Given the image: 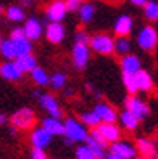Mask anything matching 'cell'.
<instances>
[{
  "label": "cell",
  "mask_w": 158,
  "mask_h": 159,
  "mask_svg": "<svg viewBox=\"0 0 158 159\" xmlns=\"http://www.w3.org/2000/svg\"><path fill=\"white\" fill-rule=\"evenodd\" d=\"M134 80H136V87H137V92H152L153 87H155V82H153V77L152 74L145 71V69H141L139 72L134 74Z\"/></svg>",
  "instance_id": "d6986e66"
},
{
  "label": "cell",
  "mask_w": 158,
  "mask_h": 159,
  "mask_svg": "<svg viewBox=\"0 0 158 159\" xmlns=\"http://www.w3.org/2000/svg\"><path fill=\"white\" fill-rule=\"evenodd\" d=\"M144 8V16L148 21H158V0H148V2L142 7Z\"/></svg>",
  "instance_id": "1f68e13d"
},
{
  "label": "cell",
  "mask_w": 158,
  "mask_h": 159,
  "mask_svg": "<svg viewBox=\"0 0 158 159\" xmlns=\"http://www.w3.org/2000/svg\"><path fill=\"white\" fill-rule=\"evenodd\" d=\"M0 55L5 60H15L16 58V50H15V42L12 39H3L0 43Z\"/></svg>",
  "instance_id": "4dcf8cb0"
},
{
  "label": "cell",
  "mask_w": 158,
  "mask_h": 159,
  "mask_svg": "<svg viewBox=\"0 0 158 159\" xmlns=\"http://www.w3.org/2000/svg\"><path fill=\"white\" fill-rule=\"evenodd\" d=\"M23 37H24L23 26H16V27H13L12 32H10V39H12V40H20V39H23Z\"/></svg>",
  "instance_id": "d590c367"
},
{
  "label": "cell",
  "mask_w": 158,
  "mask_h": 159,
  "mask_svg": "<svg viewBox=\"0 0 158 159\" xmlns=\"http://www.w3.org/2000/svg\"><path fill=\"white\" fill-rule=\"evenodd\" d=\"M63 95L66 97V98H71V97L74 95V90H73V89H69V87H68V89L65 87V89H63Z\"/></svg>",
  "instance_id": "f35d334b"
},
{
  "label": "cell",
  "mask_w": 158,
  "mask_h": 159,
  "mask_svg": "<svg viewBox=\"0 0 158 159\" xmlns=\"http://www.w3.org/2000/svg\"><path fill=\"white\" fill-rule=\"evenodd\" d=\"M90 134L105 142L107 145H111L121 138V129L116 125V122H100L95 129H92Z\"/></svg>",
  "instance_id": "277c9868"
},
{
  "label": "cell",
  "mask_w": 158,
  "mask_h": 159,
  "mask_svg": "<svg viewBox=\"0 0 158 159\" xmlns=\"http://www.w3.org/2000/svg\"><path fill=\"white\" fill-rule=\"evenodd\" d=\"M124 109H127L129 113H132L139 120H144L150 116V106L147 105V101H144L137 95H129L124 100Z\"/></svg>",
  "instance_id": "8992f818"
},
{
  "label": "cell",
  "mask_w": 158,
  "mask_h": 159,
  "mask_svg": "<svg viewBox=\"0 0 158 159\" xmlns=\"http://www.w3.org/2000/svg\"><path fill=\"white\" fill-rule=\"evenodd\" d=\"M65 5H66L68 13H71V11H78L79 10L81 2H79V0H65Z\"/></svg>",
  "instance_id": "8d00e7d4"
},
{
  "label": "cell",
  "mask_w": 158,
  "mask_h": 159,
  "mask_svg": "<svg viewBox=\"0 0 158 159\" xmlns=\"http://www.w3.org/2000/svg\"><path fill=\"white\" fill-rule=\"evenodd\" d=\"M37 100H39V106H41L49 116L58 117V119L63 117V109H61V106H60L58 98L55 97V95H52V93H41Z\"/></svg>",
  "instance_id": "ba28073f"
},
{
  "label": "cell",
  "mask_w": 158,
  "mask_h": 159,
  "mask_svg": "<svg viewBox=\"0 0 158 159\" xmlns=\"http://www.w3.org/2000/svg\"><path fill=\"white\" fill-rule=\"evenodd\" d=\"M136 43L144 52H153L158 47V32L152 24H145L136 35Z\"/></svg>",
  "instance_id": "3957f363"
},
{
  "label": "cell",
  "mask_w": 158,
  "mask_h": 159,
  "mask_svg": "<svg viewBox=\"0 0 158 159\" xmlns=\"http://www.w3.org/2000/svg\"><path fill=\"white\" fill-rule=\"evenodd\" d=\"M84 143L92 149V153L95 154L97 159H105V156H107V153H108V151H107V146H108V145H107L105 142H102V140L97 138L95 135L89 134Z\"/></svg>",
  "instance_id": "44dd1931"
},
{
  "label": "cell",
  "mask_w": 158,
  "mask_h": 159,
  "mask_svg": "<svg viewBox=\"0 0 158 159\" xmlns=\"http://www.w3.org/2000/svg\"><path fill=\"white\" fill-rule=\"evenodd\" d=\"M79 120H81V122L84 124L87 129H95V127L100 124V119H98V116L95 114L94 109L81 113V114H79Z\"/></svg>",
  "instance_id": "f546056e"
},
{
  "label": "cell",
  "mask_w": 158,
  "mask_h": 159,
  "mask_svg": "<svg viewBox=\"0 0 158 159\" xmlns=\"http://www.w3.org/2000/svg\"><path fill=\"white\" fill-rule=\"evenodd\" d=\"M15 42V50H16V58L18 57H24V55H31L32 53V42L29 39H23L20 40H13Z\"/></svg>",
  "instance_id": "f1b7e54d"
},
{
  "label": "cell",
  "mask_w": 158,
  "mask_h": 159,
  "mask_svg": "<svg viewBox=\"0 0 158 159\" xmlns=\"http://www.w3.org/2000/svg\"><path fill=\"white\" fill-rule=\"evenodd\" d=\"M7 120H8V119H7V116H5V114H0V125H3V124L7 122Z\"/></svg>",
  "instance_id": "7bdbcfd3"
},
{
  "label": "cell",
  "mask_w": 158,
  "mask_h": 159,
  "mask_svg": "<svg viewBox=\"0 0 158 159\" xmlns=\"http://www.w3.org/2000/svg\"><path fill=\"white\" fill-rule=\"evenodd\" d=\"M136 149L142 156V159H158L156 143L148 137H139L136 140Z\"/></svg>",
  "instance_id": "30bf717a"
},
{
  "label": "cell",
  "mask_w": 158,
  "mask_h": 159,
  "mask_svg": "<svg viewBox=\"0 0 158 159\" xmlns=\"http://www.w3.org/2000/svg\"><path fill=\"white\" fill-rule=\"evenodd\" d=\"M5 18L10 23H23L26 20V13H24V8L21 5H10L7 8V10L3 11Z\"/></svg>",
  "instance_id": "603a6c76"
},
{
  "label": "cell",
  "mask_w": 158,
  "mask_h": 159,
  "mask_svg": "<svg viewBox=\"0 0 158 159\" xmlns=\"http://www.w3.org/2000/svg\"><path fill=\"white\" fill-rule=\"evenodd\" d=\"M36 113L34 109L31 108H20L18 111H15V113L12 114L10 117V122L13 127H16L18 130H29V129H34V124H36Z\"/></svg>",
  "instance_id": "5b68a950"
},
{
  "label": "cell",
  "mask_w": 158,
  "mask_h": 159,
  "mask_svg": "<svg viewBox=\"0 0 158 159\" xmlns=\"http://www.w3.org/2000/svg\"><path fill=\"white\" fill-rule=\"evenodd\" d=\"M132 48V43L129 40V37H115V55L118 57H124L129 55Z\"/></svg>",
  "instance_id": "83f0119b"
},
{
  "label": "cell",
  "mask_w": 158,
  "mask_h": 159,
  "mask_svg": "<svg viewBox=\"0 0 158 159\" xmlns=\"http://www.w3.org/2000/svg\"><path fill=\"white\" fill-rule=\"evenodd\" d=\"M129 2H131L132 5H136V7H144L148 0H129Z\"/></svg>",
  "instance_id": "ab89813d"
},
{
  "label": "cell",
  "mask_w": 158,
  "mask_h": 159,
  "mask_svg": "<svg viewBox=\"0 0 158 159\" xmlns=\"http://www.w3.org/2000/svg\"><path fill=\"white\" fill-rule=\"evenodd\" d=\"M68 15L65 0H52V2L45 7V18L49 23H61Z\"/></svg>",
  "instance_id": "9c48e42d"
},
{
  "label": "cell",
  "mask_w": 158,
  "mask_h": 159,
  "mask_svg": "<svg viewBox=\"0 0 158 159\" xmlns=\"http://www.w3.org/2000/svg\"><path fill=\"white\" fill-rule=\"evenodd\" d=\"M20 2H21V7L24 8V7H32L36 0H20Z\"/></svg>",
  "instance_id": "60d3db41"
},
{
  "label": "cell",
  "mask_w": 158,
  "mask_h": 159,
  "mask_svg": "<svg viewBox=\"0 0 158 159\" xmlns=\"http://www.w3.org/2000/svg\"><path fill=\"white\" fill-rule=\"evenodd\" d=\"M134 29V20L129 15H119L113 23V32L116 37H127Z\"/></svg>",
  "instance_id": "e0dca14e"
},
{
  "label": "cell",
  "mask_w": 158,
  "mask_h": 159,
  "mask_svg": "<svg viewBox=\"0 0 158 159\" xmlns=\"http://www.w3.org/2000/svg\"><path fill=\"white\" fill-rule=\"evenodd\" d=\"M105 159H121V157H119V156H116L115 153L108 151V153H107V156H105Z\"/></svg>",
  "instance_id": "b9f144b4"
},
{
  "label": "cell",
  "mask_w": 158,
  "mask_h": 159,
  "mask_svg": "<svg viewBox=\"0 0 158 159\" xmlns=\"http://www.w3.org/2000/svg\"><path fill=\"white\" fill-rule=\"evenodd\" d=\"M31 159H47L45 149H42V148H32L31 149Z\"/></svg>",
  "instance_id": "74e56055"
},
{
  "label": "cell",
  "mask_w": 158,
  "mask_h": 159,
  "mask_svg": "<svg viewBox=\"0 0 158 159\" xmlns=\"http://www.w3.org/2000/svg\"><path fill=\"white\" fill-rule=\"evenodd\" d=\"M0 77L8 82H18L23 79V72L16 66L15 60H5L0 64Z\"/></svg>",
  "instance_id": "5bb4252c"
},
{
  "label": "cell",
  "mask_w": 158,
  "mask_h": 159,
  "mask_svg": "<svg viewBox=\"0 0 158 159\" xmlns=\"http://www.w3.org/2000/svg\"><path fill=\"white\" fill-rule=\"evenodd\" d=\"M66 82H68V76H66V72H63V71H57V72L50 74L49 85H50L55 92L63 90L65 87H66Z\"/></svg>",
  "instance_id": "4316f807"
},
{
  "label": "cell",
  "mask_w": 158,
  "mask_h": 159,
  "mask_svg": "<svg viewBox=\"0 0 158 159\" xmlns=\"http://www.w3.org/2000/svg\"><path fill=\"white\" fill-rule=\"evenodd\" d=\"M52 138H53V135H50L47 130L41 125V127H36V129L31 130L29 142H31L32 148H42V149H45L52 143Z\"/></svg>",
  "instance_id": "2e32d148"
},
{
  "label": "cell",
  "mask_w": 158,
  "mask_h": 159,
  "mask_svg": "<svg viewBox=\"0 0 158 159\" xmlns=\"http://www.w3.org/2000/svg\"><path fill=\"white\" fill-rule=\"evenodd\" d=\"M118 119H119V124H121V127L124 129V130H127V132H136L137 130V127H139V120L132 113H129L127 109H124V111H121V113L118 114Z\"/></svg>",
  "instance_id": "7402d4cb"
},
{
  "label": "cell",
  "mask_w": 158,
  "mask_h": 159,
  "mask_svg": "<svg viewBox=\"0 0 158 159\" xmlns=\"http://www.w3.org/2000/svg\"><path fill=\"white\" fill-rule=\"evenodd\" d=\"M42 127L53 137H63V134H65V124L58 117H52V116L44 117L42 119Z\"/></svg>",
  "instance_id": "ffe728a7"
},
{
  "label": "cell",
  "mask_w": 158,
  "mask_h": 159,
  "mask_svg": "<svg viewBox=\"0 0 158 159\" xmlns=\"http://www.w3.org/2000/svg\"><path fill=\"white\" fill-rule=\"evenodd\" d=\"M119 66H121V71L123 74H134L139 72L142 69V63H141V58L137 57V55H124V57H121V60H119Z\"/></svg>",
  "instance_id": "ac0fdd59"
},
{
  "label": "cell",
  "mask_w": 158,
  "mask_h": 159,
  "mask_svg": "<svg viewBox=\"0 0 158 159\" xmlns=\"http://www.w3.org/2000/svg\"><path fill=\"white\" fill-rule=\"evenodd\" d=\"M2 40H3V37H2V35H0V43H2Z\"/></svg>",
  "instance_id": "c3c4849f"
},
{
  "label": "cell",
  "mask_w": 158,
  "mask_h": 159,
  "mask_svg": "<svg viewBox=\"0 0 158 159\" xmlns=\"http://www.w3.org/2000/svg\"><path fill=\"white\" fill-rule=\"evenodd\" d=\"M76 159H97L95 157V154L92 153V149L84 143V145H79L78 148H76Z\"/></svg>",
  "instance_id": "836d02e7"
},
{
  "label": "cell",
  "mask_w": 158,
  "mask_h": 159,
  "mask_svg": "<svg viewBox=\"0 0 158 159\" xmlns=\"http://www.w3.org/2000/svg\"><path fill=\"white\" fill-rule=\"evenodd\" d=\"M94 111L98 116L100 122H116L118 120V111L113 105H110L107 101H98L94 106Z\"/></svg>",
  "instance_id": "9a60e30c"
},
{
  "label": "cell",
  "mask_w": 158,
  "mask_h": 159,
  "mask_svg": "<svg viewBox=\"0 0 158 159\" xmlns=\"http://www.w3.org/2000/svg\"><path fill=\"white\" fill-rule=\"evenodd\" d=\"M23 31H24V37L29 39L31 42H36L39 40L42 34H44V26L42 23L37 20L36 16H29L24 20V24H23Z\"/></svg>",
  "instance_id": "8fae6325"
},
{
  "label": "cell",
  "mask_w": 158,
  "mask_h": 159,
  "mask_svg": "<svg viewBox=\"0 0 158 159\" xmlns=\"http://www.w3.org/2000/svg\"><path fill=\"white\" fill-rule=\"evenodd\" d=\"M141 159H142V157H141Z\"/></svg>",
  "instance_id": "681fc988"
},
{
  "label": "cell",
  "mask_w": 158,
  "mask_h": 159,
  "mask_svg": "<svg viewBox=\"0 0 158 159\" xmlns=\"http://www.w3.org/2000/svg\"><path fill=\"white\" fill-rule=\"evenodd\" d=\"M74 40H76L78 43H89L90 35L84 29H78L76 32H74Z\"/></svg>",
  "instance_id": "e575fe53"
},
{
  "label": "cell",
  "mask_w": 158,
  "mask_h": 159,
  "mask_svg": "<svg viewBox=\"0 0 158 159\" xmlns=\"http://www.w3.org/2000/svg\"><path fill=\"white\" fill-rule=\"evenodd\" d=\"M15 63L16 66L20 68V71L24 74V72H31L36 66H37V60L36 57L31 53V55H24V57H18L15 58Z\"/></svg>",
  "instance_id": "484cf974"
},
{
  "label": "cell",
  "mask_w": 158,
  "mask_h": 159,
  "mask_svg": "<svg viewBox=\"0 0 158 159\" xmlns=\"http://www.w3.org/2000/svg\"><path fill=\"white\" fill-rule=\"evenodd\" d=\"M3 11H5V10H3V7H0V18H2V15H3Z\"/></svg>",
  "instance_id": "bcb514c9"
},
{
  "label": "cell",
  "mask_w": 158,
  "mask_h": 159,
  "mask_svg": "<svg viewBox=\"0 0 158 159\" xmlns=\"http://www.w3.org/2000/svg\"><path fill=\"white\" fill-rule=\"evenodd\" d=\"M79 2H81V3H84V2H87V0H79Z\"/></svg>",
  "instance_id": "7dc6e473"
},
{
  "label": "cell",
  "mask_w": 158,
  "mask_h": 159,
  "mask_svg": "<svg viewBox=\"0 0 158 159\" xmlns=\"http://www.w3.org/2000/svg\"><path fill=\"white\" fill-rule=\"evenodd\" d=\"M44 35L50 43L53 45H60L65 37H66V29L61 23H49L44 27Z\"/></svg>",
  "instance_id": "4fadbf2b"
},
{
  "label": "cell",
  "mask_w": 158,
  "mask_h": 159,
  "mask_svg": "<svg viewBox=\"0 0 158 159\" xmlns=\"http://www.w3.org/2000/svg\"><path fill=\"white\" fill-rule=\"evenodd\" d=\"M90 60V47L89 43H74L73 48H71V61H73V66L74 69L82 71L87 68Z\"/></svg>",
  "instance_id": "52a82bcc"
},
{
  "label": "cell",
  "mask_w": 158,
  "mask_h": 159,
  "mask_svg": "<svg viewBox=\"0 0 158 159\" xmlns=\"http://www.w3.org/2000/svg\"><path fill=\"white\" fill-rule=\"evenodd\" d=\"M41 93H42V92H39V90H32V97H34V98H39Z\"/></svg>",
  "instance_id": "ee69618b"
},
{
  "label": "cell",
  "mask_w": 158,
  "mask_h": 159,
  "mask_svg": "<svg viewBox=\"0 0 158 159\" xmlns=\"http://www.w3.org/2000/svg\"><path fill=\"white\" fill-rule=\"evenodd\" d=\"M16 130H18V129H16V127H13V125H12V127H10V129H8V132H10V134H12V135H15V134H16Z\"/></svg>",
  "instance_id": "f6af8a7d"
},
{
  "label": "cell",
  "mask_w": 158,
  "mask_h": 159,
  "mask_svg": "<svg viewBox=\"0 0 158 159\" xmlns=\"http://www.w3.org/2000/svg\"><path fill=\"white\" fill-rule=\"evenodd\" d=\"M110 151L115 153L116 156H119L121 159H134L137 156L136 145H132L131 142H127V140H121V138H119L118 142L110 145Z\"/></svg>",
  "instance_id": "7c38bea8"
},
{
  "label": "cell",
  "mask_w": 158,
  "mask_h": 159,
  "mask_svg": "<svg viewBox=\"0 0 158 159\" xmlns=\"http://www.w3.org/2000/svg\"><path fill=\"white\" fill-rule=\"evenodd\" d=\"M63 124H65V134H63V137L69 138L73 143H84L86 142V138L89 135V130H87V127L82 124L79 119L69 116V117H66L63 120Z\"/></svg>",
  "instance_id": "7a4b0ae2"
},
{
  "label": "cell",
  "mask_w": 158,
  "mask_h": 159,
  "mask_svg": "<svg viewBox=\"0 0 158 159\" xmlns=\"http://www.w3.org/2000/svg\"><path fill=\"white\" fill-rule=\"evenodd\" d=\"M123 85L129 95H137V87L132 74H123Z\"/></svg>",
  "instance_id": "d6a6232c"
},
{
  "label": "cell",
  "mask_w": 158,
  "mask_h": 159,
  "mask_svg": "<svg viewBox=\"0 0 158 159\" xmlns=\"http://www.w3.org/2000/svg\"><path fill=\"white\" fill-rule=\"evenodd\" d=\"M29 76H31V80L36 84L37 87H45V85H49L50 74L45 71L42 66H36V68L29 72Z\"/></svg>",
  "instance_id": "d4e9b609"
},
{
  "label": "cell",
  "mask_w": 158,
  "mask_h": 159,
  "mask_svg": "<svg viewBox=\"0 0 158 159\" xmlns=\"http://www.w3.org/2000/svg\"><path fill=\"white\" fill-rule=\"evenodd\" d=\"M89 47L90 52L100 55V57H111V55H115V37L108 32H97L90 35Z\"/></svg>",
  "instance_id": "6da1fadb"
},
{
  "label": "cell",
  "mask_w": 158,
  "mask_h": 159,
  "mask_svg": "<svg viewBox=\"0 0 158 159\" xmlns=\"http://www.w3.org/2000/svg\"><path fill=\"white\" fill-rule=\"evenodd\" d=\"M76 13H78V16H79V21H81V23H84V24H87V23H90V21L95 18L97 8H95L94 3L84 2V3H81L79 10H78Z\"/></svg>",
  "instance_id": "cb8c5ba5"
}]
</instances>
